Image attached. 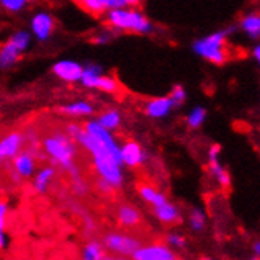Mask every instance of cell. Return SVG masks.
Masks as SVG:
<instances>
[{
    "label": "cell",
    "instance_id": "9c48e42d",
    "mask_svg": "<svg viewBox=\"0 0 260 260\" xmlns=\"http://www.w3.org/2000/svg\"><path fill=\"white\" fill-rule=\"evenodd\" d=\"M145 151L142 150V147L134 142V141H128L123 145H120V159L123 166L128 167H139L141 164L145 162Z\"/></svg>",
    "mask_w": 260,
    "mask_h": 260
},
{
    "label": "cell",
    "instance_id": "44dd1931",
    "mask_svg": "<svg viewBox=\"0 0 260 260\" xmlns=\"http://www.w3.org/2000/svg\"><path fill=\"white\" fill-rule=\"evenodd\" d=\"M106 255V249L103 243L98 240H90L82 249V260H103Z\"/></svg>",
    "mask_w": 260,
    "mask_h": 260
},
{
    "label": "cell",
    "instance_id": "277c9868",
    "mask_svg": "<svg viewBox=\"0 0 260 260\" xmlns=\"http://www.w3.org/2000/svg\"><path fill=\"white\" fill-rule=\"evenodd\" d=\"M234 32V28L231 30H221V32H215L208 35L207 38L197 40L194 43V51L205 60L216 65H222L227 57V35Z\"/></svg>",
    "mask_w": 260,
    "mask_h": 260
},
{
    "label": "cell",
    "instance_id": "d4e9b609",
    "mask_svg": "<svg viewBox=\"0 0 260 260\" xmlns=\"http://www.w3.org/2000/svg\"><path fill=\"white\" fill-rule=\"evenodd\" d=\"M79 5L90 14H95V16L108 11V0H82Z\"/></svg>",
    "mask_w": 260,
    "mask_h": 260
},
{
    "label": "cell",
    "instance_id": "6da1fadb",
    "mask_svg": "<svg viewBox=\"0 0 260 260\" xmlns=\"http://www.w3.org/2000/svg\"><path fill=\"white\" fill-rule=\"evenodd\" d=\"M67 134L71 137L74 142H79L91 156L93 167L100 178L106 180L114 189H118L123 186V171H121V164L117 158H114L111 153L106 150L101 144H98L93 137H90L85 129L76 123H71L67 126Z\"/></svg>",
    "mask_w": 260,
    "mask_h": 260
},
{
    "label": "cell",
    "instance_id": "60d3db41",
    "mask_svg": "<svg viewBox=\"0 0 260 260\" xmlns=\"http://www.w3.org/2000/svg\"><path fill=\"white\" fill-rule=\"evenodd\" d=\"M201 260H213V258H210V257H205V258H201Z\"/></svg>",
    "mask_w": 260,
    "mask_h": 260
},
{
    "label": "cell",
    "instance_id": "8992f818",
    "mask_svg": "<svg viewBox=\"0 0 260 260\" xmlns=\"http://www.w3.org/2000/svg\"><path fill=\"white\" fill-rule=\"evenodd\" d=\"M101 243L106 251L118 255H126V257H131V254L136 249H139L142 246L141 240L121 232H108L103 237Z\"/></svg>",
    "mask_w": 260,
    "mask_h": 260
},
{
    "label": "cell",
    "instance_id": "e575fe53",
    "mask_svg": "<svg viewBox=\"0 0 260 260\" xmlns=\"http://www.w3.org/2000/svg\"><path fill=\"white\" fill-rule=\"evenodd\" d=\"M109 40H111V35L109 34H100V35H96L93 38V43H96V44H106V43H109Z\"/></svg>",
    "mask_w": 260,
    "mask_h": 260
},
{
    "label": "cell",
    "instance_id": "1f68e13d",
    "mask_svg": "<svg viewBox=\"0 0 260 260\" xmlns=\"http://www.w3.org/2000/svg\"><path fill=\"white\" fill-rule=\"evenodd\" d=\"M96 189H98V192L100 194H103V196H111L115 189L109 185L108 181L106 180H103V178H98L96 180Z\"/></svg>",
    "mask_w": 260,
    "mask_h": 260
},
{
    "label": "cell",
    "instance_id": "52a82bcc",
    "mask_svg": "<svg viewBox=\"0 0 260 260\" xmlns=\"http://www.w3.org/2000/svg\"><path fill=\"white\" fill-rule=\"evenodd\" d=\"M131 260H177V257L169 246L155 243L136 249L131 254Z\"/></svg>",
    "mask_w": 260,
    "mask_h": 260
},
{
    "label": "cell",
    "instance_id": "83f0119b",
    "mask_svg": "<svg viewBox=\"0 0 260 260\" xmlns=\"http://www.w3.org/2000/svg\"><path fill=\"white\" fill-rule=\"evenodd\" d=\"M166 244L169 248L175 249H185L186 248V238L178 232H169L166 237Z\"/></svg>",
    "mask_w": 260,
    "mask_h": 260
},
{
    "label": "cell",
    "instance_id": "3957f363",
    "mask_svg": "<svg viewBox=\"0 0 260 260\" xmlns=\"http://www.w3.org/2000/svg\"><path fill=\"white\" fill-rule=\"evenodd\" d=\"M108 24L120 30V32H133V34H150L153 30L151 22L144 16L141 11L133 8H117L108 11Z\"/></svg>",
    "mask_w": 260,
    "mask_h": 260
},
{
    "label": "cell",
    "instance_id": "5b68a950",
    "mask_svg": "<svg viewBox=\"0 0 260 260\" xmlns=\"http://www.w3.org/2000/svg\"><path fill=\"white\" fill-rule=\"evenodd\" d=\"M84 87L88 88H98L103 90L106 93H117L120 90V84L115 78L112 76H106L103 74L101 67L98 65H88L85 68H82V74H81V79Z\"/></svg>",
    "mask_w": 260,
    "mask_h": 260
},
{
    "label": "cell",
    "instance_id": "7a4b0ae2",
    "mask_svg": "<svg viewBox=\"0 0 260 260\" xmlns=\"http://www.w3.org/2000/svg\"><path fill=\"white\" fill-rule=\"evenodd\" d=\"M46 153L51 156V159L60 166L65 172L70 174L73 180L81 177V171L78 164H76V155H78V147L74 141L67 133H52L44 139L43 142Z\"/></svg>",
    "mask_w": 260,
    "mask_h": 260
},
{
    "label": "cell",
    "instance_id": "d590c367",
    "mask_svg": "<svg viewBox=\"0 0 260 260\" xmlns=\"http://www.w3.org/2000/svg\"><path fill=\"white\" fill-rule=\"evenodd\" d=\"M103 260H131V258H128L126 255H118V254H115V255H108V254H106Z\"/></svg>",
    "mask_w": 260,
    "mask_h": 260
},
{
    "label": "cell",
    "instance_id": "484cf974",
    "mask_svg": "<svg viewBox=\"0 0 260 260\" xmlns=\"http://www.w3.org/2000/svg\"><path fill=\"white\" fill-rule=\"evenodd\" d=\"M205 118H207V111H205L204 108H196V109L186 117V123H188L189 128L196 129V128H199V126H202V123L205 121Z\"/></svg>",
    "mask_w": 260,
    "mask_h": 260
},
{
    "label": "cell",
    "instance_id": "f35d334b",
    "mask_svg": "<svg viewBox=\"0 0 260 260\" xmlns=\"http://www.w3.org/2000/svg\"><path fill=\"white\" fill-rule=\"evenodd\" d=\"M142 2V0H126V5L128 7H136V5H139Z\"/></svg>",
    "mask_w": 260,
    "mask_h": 260
},
{
    "label": "cell",
    "instance_id": "7402d4cb",
    "mask_svg": "<svg viewBox=\"0 0 260 260\" xmlns=\"http://www.w3.org/2000/svg\"><path fill=\"white\" fill-rule=\"evenodd\" d=\"M241 28L244 34H248L251 38L257 40L260 35V16L258 13H251L241 19Z\"/></svg>",
    "mask_w": 260,
    "mask_h": 260
},
{
    "label": "cell",
    "instance_id": "e0dca14e",
    "mask_svg": "<svg viewBox=\"0 0 260 260\" xmlns=\"http://www.w3.org/2000/svg\"><path fill=\"white\" fill-rule=\"evenodd\" d=\"M21 55H22V52L16 48V46L7 41L2 48H0V68L8 70V68L14 67L19 62Z\"/></svg>",
    "mask_w": 260,
    "mask_h": 260
},
{
    "label": "cell",
    "instance_id": "74e56055",
    "mask_svg": "<svg viewBox=\"0 0 260 260\" xmlns=\"http://www.w3.org/2000/svg\"><path fill=\"white\" fill-rule=\"evenodd\" d=\"M252 57L257 60V62L260 60V48H258V46H255V48L252 49Z\"/></svg>",
    "mask_w": 260,
    "mask_h": 260
},
{
    "label": "cell",
    "instance_id": "d6986e66",
    "mask_svg": "<svg viewBox=\"0 0 260 260\" xmlns=\"http://www.w3.org/2000/svg\"><path fill=\"white\" fill-rule=\"evenodd\" d=\"M139 196H141V199L145 204H148L151 207H158V205H161V204H164L167 201V197H166L164 192L155 189L153 186H148V185L139 186Z\"/></svg>",
    "mask_w": 260,
    "mask_h": 260
},
{
    "label": "cell",
    "instance_id": "7bdbcfd3",
    "mask_svg": "<svg viewBox=\"0 0 260 260\" xmlns=\"http://www.w3.org/2000/svg\"><path fill=\"white\" fill-rule=\"evenodd\" d=\"M28 2H30V0H28Z\"/></svg>",
    "mask_w": 260,
    "mask_h": 260
},
{
    "label": "cell",
    "instance_id": "f1b7e54d",
    "mask_svg": "<svg viewBox=\"0 0 260 260\" xmlns=\"http://www.w3.org/2000/svg\"><path fill=\"white\" fill-rule=\"evenodd\" d=\"M27 2L28 0H0V7L8 13H18L27 5Z\"/></svg>",
    "mask_w": 260,
    "mask_h": 260
},
{
    "label": "cell",
    "instance_id": "836d02e7",
    "mask_svg": "<svg viewBox=\"0 0 260 260\" xmlns=\"http://www.w3.org/2000/svg\"><path fill=\"white\" fill-rule=\"evenodd\" d=\"M126 0H108V11L109 10H117V8H125Z\"/></svg>",
    "mask_w": 260,
    "mask_h": 260
},
{
    "label": "cell",
    "instance_id": "d6a6232c",
    "mask_svg": "<svg viewBox=\"0 0 260 260\" xmlns=\"http://www.w3.org/2000/svg\"><path fill=\"white\" fill-rule=\"evenodd\" d=\"M8 211H10V207L7 202L0 201V232L5 231L7 227V216H8Z\"/></svg>",
    "mask_w": 260,
    "mask_h": 260
},
{
    "label": "cell",
    "instance_id": "8fae6325",
    "mask_svg": "<svg viewBox=\"0 0 260 260\" xmlns=\"http://www.w3.org/2000/svg\"><path fill=\"white\" fill-rule=\"evenodd\" d=\"M14 166V177L16 180L21 178H30L35 174V158L32 156L30 151H19L16 156L13 158Z\"/></svg>",
    "mask_w": 260,
    "mask_h": 260
},
{
    "label": "cell",
    "instance_id": "ba28073f",
    "mask_svg": "<svg viewBox=\"0 0 260 260\" xmlns=\"http://www.w3.org/2000/svg\"><path fill=\"white\" fill-rule=\"evenodd\" d=\"M24 137L21 133L13 131L0 139V164L13 159L22 148Z\"/></svg>",
    "mask_w": 260,
    "mask_h": 260
},
{
    "label": "cell",
    "instance_id": "5bb4252c",
    "mask_svg": "<svg viewBox=\"0 0 260 260\" xmlns=\"http://www.w3.org/2000/svg\"><path fill=\"white\" fill-rule=\"evenodd\" d=\"M141 221H142V215L136 207H133L129 204L118 207V210H117V222H118L120 227L133 229V227L139 225Z\"/></svg>",
    "mask_w": 260,
    "mask_h": 260
},
{
    "label": "cell",
    "instance_id": "30bf717a",
    "mask_svg": "<svg viewBox=\"0 0 260 260\" xmlns=\"http://www.w3.org/2000/svg\"><path fill=\"white\" fill-rule=\"evenodd\" d=\"M52 71L57 78L65 82H78L82 74V65L73 60H60L52 67Z\"/></svg>",
    "mask_w": 260,
    "mask_h": 260
},
{
    "label": "cell",
    "instance_id": "ffe728a7",
    "mask_svg": "<svg viewBox=\"0 0 260 260\" xmlns=\"http://www.w3.org/2000/svg\"><path fill=\"white\" fill-rule=\"evenodd\" d=\"M58 111L71 117H85V115L93 114V106L85 101H76V103L62 106V108H58Z\"/></svg>",
    "mask_w": 260,
    "mask_h": 260
},
{
    "label": "cell",
    "instance_id": "b9f144b4",
    "mask_svg": "<svg viewBox=\"0 0 260 260\" xmlns=\"http://www.w3.org/2000/svg\"><path fill=\"white\" fill-rule=\"evenodd\" d=\"M74 2H78V4H81V2H82V0H74Z\"/></svg>",
    "mask_w": 260,
    "mask_h": 260
},
{
    "label": "cell",
    "instance_id": "cb8c5ba5",
    "mask_svg": "<svg viewBox=\"0 0 260 260\" xmlns=\"http://www.w3.org/2000/svg\"><path fill=\"white\" fill-rule=\"evenodd\" d=\"M189 227L191 231L196 232V234H201L205 231L207 227V215L202 208H192L191 213H189Z\"/></svg>",
    "mask_w": 260,
    "mask_h": 260
},
{
    "label": "cell",
    "instance_id": "f546056e",
    "mask_svg": "<svg viewBox=\"0 0 260 260\" xmlns=\"http://www.w3.org/2000/svg\"><path fill=\"white\" fill-rule=\"evenodd\" d=\"M169 98H171V101L174 104V108H177V106H181L183 103H185V100H186V91H185V88H183L181 85H175Z\"/></svg>",
    "mask_w": 260,
    "mask_h": 260
},
{
    "label": "cell",
    "instance_id": "2e32d148",
    "mask_svg": "<svg viewBox=\"0 0 260 260\" xmlns=\"http://www.w3.org/2000/svg\"><path fill=\"white\" fill-rule=\"evenodd\" d=\"M208 171L221 188H224V189L231 188V185H232L231 174H229V171L225 169V167L221 166L219 156L218 158H208Z\"/></svg>",
    "mask_w": 260,
    "mask_h": 260
},
{
    "label": "cell",
    "instance_id": "7c38bea8",
    "mask_svg": "<svg viewBox=\"0 0 260 260\" xmlns=\"http://www.w3.org/2000/svg\"><path fill=\"white\" fill-rule=\"evenodd\" d=\"M153 213H155L156 219L161 224H167V225H171V224H180L181 219H183L180 208L175 204L169 202V201H166L164 204H161L158 207H153Z\"/></svg>",
    "mask_w": 260,
    "mask_h": 260
},
{
    "label": "cell",
    "instance_id": "ac0fdd59",
    "mask_svg": "<svg viewBox=\"0 0 260 260\" xmlns=\"http://www.w3.org/2000/svg\"><path fill=\"white\" fill-rule=\"evenodd\" d=\"M54 177H55V169H54V167H43V169H40L35 174L34 189L38 194H46V192L49 191V186H51Z\"/></svg>",
    "mask_w": 260,
    "mask_h": 260
},
{
    "label": "cell",
    "instance_id": "8d00e7d4",
    "mask_svg": "<svg viewBox=\"0 0 260 260\" xmlns=\"http://www.w3.org/2000/svg\"><path fill=\"white\" fill-rule=\"evenodd\" d=\"M252 254L260 255V241H258V240H255V241L252 243Z\"/></svg>",
    "mask_w": 260,
    "mask_h": 260
},
{
    "label": "cell",
    "instance_id": "4fadbf2b",
    "mask_svg": "<svg viewBox=\"0 0 260 260\" xmlns=\"http://www.w3.org/2000/svg\"><path fill=\"white\" fill-rule=\"evenodd\" d=\"M32 32L40 41H46L54 32V19L48 13H38L32 19Z\"/></svg>",
    "mask_w": 260,
    "mask_h": 260
},
{
    "label": "cell",
    "instance_id": "ab89813d",
    "mask_svg": "<svg viewBox=\"0 0 260 260\" xmlns=\"http://www.w3.org/2000/svg\"><path fill=\"white\" fill-rule=\"evenodd\" d=\"M249 260H260V255H255V254H252Z\"/></svg>",
    "mask_w": 260,
    "mask_h": 260
},
{
    "label": "cell",
    "instance_id": "4dcf8cb0",
    "mask_svg": "<svg viewBox=\"0 0 260 260\" xmlns=\"http://www.w3.org/2000/svg\"><path fill=\"white\" fill-rule=\"evenodd\" d=\"M73 191L78 194L79 197H85L88 194V185L82 180V177L73 180Z\"/></svg>",
    "mask_w": 260,
    "mask_h": 260
},
{
    "label": "cell",
    "instance_id": "603a6c76",
    "mask_svg": "<svg viewBox=\"0 0 260 260\" xmlns=\"http://www.w3.org/2000/svg\"><path fill=\"white\" fill-rule=\"evenodd\" d=\"M96 121H98V123H100L103 128L108 129V131H114V129H117V128L120 126V123H121V115H120L118 111L111 109V111H106L104 114H101V115L98 117Z\"/></svg>",
    "mask_w": 260,
    "mask_h": 260
},
{
    "label": "cell",
    "instance_id": "4316f807",
    "mask_svg": "<svg viewBox=\"0 0 260 260\" xmlns=\"http://www.w3.org/2000/svg\"><path fill=\"white\" fill-rule=\"evenodd\" d=\"M8 41L16 46V48H18L21 52H24V51L28 48V44H30V35H28L27 32H22V30H19V32L13 34L11 38H10Z\"/></svg>",
    "mask_w": 260,
    "mask_h": 260
},
{
    "label": "cell",
    "instance_id": "9a60e30c",
    "mask_svg": "<svg viewBox=\"0 0 260 260\" xmlns=\"http://www.w3.org/2000/svg\"><path fill=\"white\" fill-rule=\"evenodd\" d=\"M172 108H174V104H172L171 98L161 96V98L150 100L145 104V114L151 118H162L166 115H169Z\"/></svg>",
    "mask_w": 260,
    "mask_h": 260
}]
</instances>
